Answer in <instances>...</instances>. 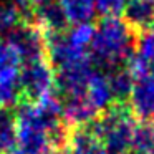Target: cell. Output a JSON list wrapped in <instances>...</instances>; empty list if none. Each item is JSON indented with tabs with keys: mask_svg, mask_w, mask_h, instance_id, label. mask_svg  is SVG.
I'll list each match as a JSON object with an SVG mask.
<instances>
[{
	"mask_svg": "<svg viewBox=\"0 0 154 154\" xmlns=\"http://www.w3.org/2000/svg\"><path fill=\"white\" fill-rule=\"evenodd\" d=\"M7 42L17 50L23 63L47 58V35L30 20L12 30L7 35Z\"/></svg>",
	"mask_w": 154,
	"mask_h": 154,
	"instance_id": "obj_4",
	"label": "cell"
},
{
	"mask_svg": "<svg viewBox=\"0 0 154 154\" xmlns=\"http://www.w3.org/2000/svg\"><path fill=\"white\" fill-rule=\"evenodd\" d=\"M18 143L15 113L10 108H0V154H14Z\"/></svg>",
	"mask_w": 154,
	"mask_h": 154,
	"instance_id": "obj_12",
	"label": "cell"
},
{
	"mask_svg": "<svg viewBox=\"0 0 154 154\" xmlns=\"http://www.w3.org/2000/svg\"><path fill=\"white\" fill-rule=\"evenodd\" d=\"M111 86V93H113V100L116 104H124L129 100V94L134 86V78L129 73L126 66H119L109 71L108 75Z\"/></svg>",
	"mask_w": 154,
	"mask_h": 154,
	"instance_id": "obj_14",
	"label": "cell"
},
{
	"mask_svg": "<svg viewBox=\"0 0 154 154\" xmlns=\"http://www.w3.org/2000/svg\"><path fill=\"white\" fill-rule=\"evenodd\" d=\"M151 126H152V134H154V121H152V124H151Z\"/></svg>",
	"mask_w": 154,
	"mask_h": 154,
	"instance_id": "obj_23",
	"label": "cell"
},
{
	"mask_svg": "<svg viewBox=\"0 0 154 154\" xmlns=\"http://www.w3.org/2000/svg\"><path fill=\"white\" fill-rule=\"evenodd\" d=\"M123 15V20L133 30L151 28L154 25V0H129Z\"/></svg>",
	"mask_w": 154,
	"mask_h": 154,
	"instance_id": "obj_9",
	"label": "cell"
},
{
	"mask_svg": "<svg viewBox=\"0 0 154 154\" xmlns=\"http://www.w3.org/2000/svg\"><path fill=\"white\" fill-rule=\"evenodd\" d=\"M33 20L45 35L61 33L66 30L68 25V18L58 0H47L33 7Z\"/></svg>",
	"mask_w": 154,
	"mask_h": 154,
	"instance_id": "obj_7",
	"label": "cell"
},
{
	"mask_svg": "<svg viewBox=\"0 0 154 154\" xmlns=\"http://www.w3.org/2000/svg\"><path fill=\"white\" fill-rule=\"evenodd\" d=\"M131 149L137 151V152H147V154L154 152V134H152V126L151 124L147 123L136 124Z\"/></svg>",
	"mask_w": 154,
	"mask_h": 154,
	"instance_id": "obj_16",
	"label": "cell"
},
{
	"mask_svg": "<svg viewBox=\"0 0 154 154\" xmlns=\"http://www.w3.org/2000/svg\"><path fill=\"white\" fill-rule=\"evenodd\" d=\"M23 63L20 55L8 42L0 43V70H10V68H20Z\"/></svg>",
	"mask_w": 154,
	"mask_h": 154,
	"instance_id": "obj_18",
	"label": "cell"
},
{
	"mask_svg": "<svg viewBox=\"0 0 154 154\" xmlns=\"http://www.w3.org/2000/svg\"><path fill=\"white\" fill-rule=\"evenodd\" d=\"M23 8L17 4H2L0 5V33L8 35L12 30L28 20Z\"/></svg>",
	"mask_w": 154,
	"mask_h": 154,
	"instance_id": "obj_15",
	"label": "cell"
},
{
	"mask_svg": "<svg viewBox=\"0 0 154 154\" xmlns=\"http://www.w3.org/2000/svg\"><path fill=\"white\" fill-rule=\"evenodd\" d=\"M151 75H152V76H154V61H152V63H151Z\"/></svg>",
	"mask_w": 154,
	"mask_h": 154,
	"instance_id": "obj_22",
	"label": "cell"
},
{
	"mask_svg": "<svg viewBox=\"0 0 154 154\" xmlns=\"http://www.w3.org/2000/svg\"><path fill=\"white\" fill-rule=\"evenodd\" d=\"M43 2H47V0H17V5H20L23 10H30V8L43 4Z\"/></svg>",
	"mask_w": 154,
	"mask_h": 154,
	"instance_id": "obj_20",
	"label": "cell"
},
{
	"mask_svg": "<svg viewBox=\"0 0 154 154\" xmlns=\"http://www.w3.org/2000/svg\"><path fill=\"white\" fill-rule=\"evenodd\" d=\"M136 30L119 17H103L94 27L90 45V57L103 68L126 65L136 50Z\"/></svg>",
	"mask_w": 154,
	"mask_h": 154,
	"instance_id": "obj_1",
	"label": "cell"
},
{
	"mask_svg": "<svg viewBox=\"0 0 154 154\" xmlns=\"http://www.w3.org/2000/svg\"><path fill=\"white\" fill-rule=\"evenodd\" d=\"M86 94L88 101L96 108L98 113L106 111L108 108L113 106L114 100H113V93H111V86H109V80L108 75L101 70H93L88 78V85H86Z\"/></svg>",
	"mask_w": 154,
	"mask_h": 154,
	"instance_id": "obj_8",
	"label": "cell"
},
{
	"mask_svg": "<svg viewBox=\"0 0 154 154\" xmlns=\"http://www.w3.org/2000/svg\"><path fill=\"white\" fill-rule=\"evenodd\" d=\"M20 68L0 70V108H12L20 103Z\"/></svg>",
	"mask_w": 154,
	"mask_h": 154,
	"instance_id": "obj_11",
	"label": "cell"
},
{
	"mask_svg": "<svg viewBox=\"0 0 154 154\" xmlns=\"http://www.w3.org/2000/svg\"><path fill=\"white\" fill-rule=\"evenodd\" d=\"M68 23H91L96 14V0H58Z\"/></svg>",
	"mask_w": 154,
	"mask_h": 154,
	"instance_id": "obj_13",
	"label": "cell"
},
{
	"mask_svg": "<svg viewBox=\"0 0 154 154\" xmlns=\"http://www.w3.org/2000/svg\"><path fill=\"white\" fill-rule=\"evenodd\" d=\"M129 0H96V12L103 17H119Z\"/></svg>",
	"mask_w": 154,
	"mask_h": 154,
	"instance_id": "obj_19",
	"label": "cell"
},
{
	"mask_svg": "<svg viewBox=\"0 0 154 154\" xmlns=\"http://www.w3.org/2000/svg\"><path fill=\"white\" fill-rule=\"evenodd\" d=\"M98 111L88 101L86 94L70 96L61 100V118L70 129L83 128L91 124L98 118Z\"/></svg>",
	"mask_w": 154,
	"mask_h": 154,
	"instance_id": "obj_6",
	"label": "cell"
},
{
	"mask_svg": "<svg viewBox=\"0 0 154 154\" xmlns=\"http://www.w3.org/2000/svg\"><path fill=\"white\" fill-rule=\"evenodd\" d=\"M134 53H137L141 58L152 63L154 61V28H146L141 32V35H137L136 38V50Z\"/></svg>",
	"mask_w": 154,
	"mask_h": 154,
	"instance_id": "obj_17",
	"label": "cell"
},
{
	"mask_svg": "<svg viewBox=\"0 0 154 154\" xmlns=\"http://www.w3.org/2000/svg\"><path fill=\"white\" fill-rule=\"evenodd\" d=\"M50 154H73L70 146H61V147H55Z\"/></svg>",
	"mask_w": 154,
	"mask_h": 154,
	"instance_id": "obj_21",
	"label": "cell"
},
{
	"mask_svg": "<svg viewBox=\"0 0 154 154\" xmlns=\"http://www.w3.org/2000/svg\"><path fill=\"white\" fill-rule=\"evenodd\" d=\"M128 103L131 108V114L139 123L154 121V76L151 73L134 80V86Z\"/></svg>",
	"mask_w": 154,
	"mask_h": 154,
	"instance_id": "obj_5",
	"label": "cell"
},
{
	"mask_svg": "<svg viewBox=\"0 0 154 154\" xmlns=\"http://www.w3.org/2000/svg\"><path fill=\"white\" fill-rule=\"evenodd\" d=\"M68 146L73 154H108L103 141L91 131L90 126L71 129Z\"/></svg>",
	"mask_w": 154,
	"mask_h": 154,
	"instance_id": "obj_10",
	"label": "cell"
},
{
	"mask_svg": "<svg viewBox=\"0 0 154 154\" xmlns=\"http://www.w3.org/2000/svg\"><path fill=\"white\" fill-rule=\"evenodd\" d=\"M22 96L27 101H38L55 90V70L51 63L43 58L28 61L20 68Z\"/></svg>",
	"mask_w": 154,
	"mask_h": 154,
	"instance_id": "obj_3",
	"label": "cell"
},
{
	"mask_svg": "<svg viewBox=\"0 0 154 154\" xmlns=\"http://www.w3.org/2000/svg\"><path fill=\"white\" fill-rule=\"evenodd\" d=\"M88 126L103 141L108 154H126L131 151L136 121L124 104H113Z\"/></svg>",
	"mask_w": 154,
	"mask_h": 154,
	"instance_id": "obj_2",
	"label": "cell"
}]
</instances>
